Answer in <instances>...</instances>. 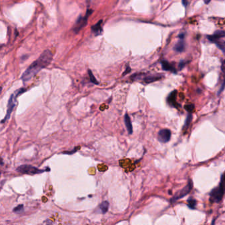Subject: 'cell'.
I'll return each mask as SVG.
<instances>
[{"label": "cell", "instance_id": "7c38bea8", "mask_svg": "<svg viewBox=\"0 0 225 225\" xmlns=\"http://www.w3.org/2000/svg\"><path fill=\"white\" fill-rule=\"evenodd\" d=\"M185 48H186V45H185V42L183 41V39H180L177 43L174 46V50L179 53L182 52L185 50Z\"/></svg>", "mask_w": 225, "mask_h": 225}, {"label": "cell", "instance_id": "d6986e66", "mask_svg": "<svg viewBox=\"0 0 225 225\" xmlns=\"http://www.w3.org/2000/svg\"><path fill=\"white\" fill-rule=\"evenodd\" d=\"M23 209H24V206L23 205H19L18 206H17L16 207H15L14 209H13V212L20 213L23 211Z\"/></svg>", "mask_w": 225, "mask_h": 225}, {"label": "cell", "instance_id": "ac0fdd59", "mask_svg": "<svg viewBox=\"0 0 225 225\" xmlns=\"http://www.w3.org/2000/svg\"><path fill=\"white\" fill-rule=\"evenodd\" d=\"M222 71H223V72L224 74V81L223 82L222 85H221V87H220V89L219 91L218 95H220V93H221V92L224 89V88H225V65H224L222 66Z\"/></svg>", "mask_w": 225, "mask_h": 225}, {"label": "cell", "instance_id": "ffe728a7", "mask_svg": "<svg viewBox=\"0 0 225 225\" xmlns=\"http://www.w3.org/2000/svg\"><path fill=\"white\" fill-rule=\"evenodd\" d=\"M89 74L91 81L92 83L96 84V85H99V82L97 81V80L96 79V78L95 77V76H93V74H92V72L91 71V70H89Z\"/></svg>", "mask_w": 225, "mask_h": 225}, {"label": "cell", "instance_id": "2e32d148", "mask_svg": "<svg viewBox=\"0 0 225 225\" xmlns=\"http://www.w3.org/2000/svg\"><path fill=\"white\" fill-rule=\"evenodd\" d=\"M196 205H197V201L196 200H194L193 198L190 197L189 199L188 200V206L190 209H195Z\"/></svg>", "mask_w": 225, "mask_h": 225}, {"label": "cell", "instance_id": "603a6c76", "mask_svg": "<svg viewBox=\"0 0 225 225\" xmlns=\"http://www.w3.org/2000/svg\"><path fill=\"white\" fill-rule=\"evenodd\" d=\"M185 65V64L183 62V61H182V62H181L180 64V65H179V68H180V69H182L183 68H184V66Z\"/></svg>", "mask_w": 225, "mask_h": 225}, {"label": "cell", "instance_id": "484cf974", "mask_svg": "<svg viewBox=\"0 0 225 225\" xmlns=\"http://www.w3.org/2000/svg\"><path fill=\"white\" fill-rule=\"evenodd\" d=\"M204 2H205L206 4H208V3L210 2L211 0H204Z\"/></svg>", "mask_w": 225, "mask_h": 225}, {"label": "cell", "instance_id": "ba28073f", "mask_svg": "<svg viewBox=\"0 0 225 225\" xmlns=\"http://www.w3.org/2000/svg\"><path fill=\"white\" fill-rule=\"evenodd\" d=\"M176 95H177V91H174L170 92V94L169 95L167 98V103L169 105H170L172 107L178 108V107H180V105L176 100Z\"/></svg>", "mask_w": 225, "mask_h": 225}, {"label": "cell", "instance_id": "52a82bcc", "mask_svg": "<svg viewBox=\"0 0 225 225\" xmlns=\"http://www.w3.org/2000/svg\"><path fill=\"white\" fill-rule=\"evenodd\" d=\"M171 138V131L168 129H163L158 134V139L160 142L165 143L169 142Z\"/></svg>", "mask_w": 225, "mask_h": 225}, {"label": "cell", "instance_id": "30bf717a", "mask_svg": "<svg viewBox=\"0 0 225 225\" xmlns=\"http://www.w3.org/2000/svg\"><path fill=\"white\" fill-rule=\"evenodd\" d=\"M162 76H161V75L160 74L151 75V76H148L147 77H145L143 79V80L146 83H151L160 80L161 79H162Z\"/></svg>", "mask_w": 225, "mask_h": 225}, {"label": "cell", "instance_id": "7402d4cb", "mask_svg": "<svg viewBox=\"0 0 225 225\" xmlns=\"http://www.w3.org/2000/svg\"><path fill=\"white\" fill-rule=\"evenodd\" d=\"M77 147H76L75 149H73V150H72V151H64L62 153H64V154H72L76 153L77 151Z\"/></svg>", "mask_w": 225, "mask_h": 225}, {"label": "cell", "instance_id": "5bb4252c", "mask_svg": "<svg viewBox=\"0 0 225 225\" xmlns=\"http://www.w3.org/2000/svg\"><path fill=\"white\" fill-rule=\"evenodd\" d=\"M162 64V69L165 70V71H169L173 73H176V69L173 67V65H171L168 61H162L161 62Z\"/></svg>", "mask_w": 225, "mask_h": 225}, {"label": "cell", "instance_id": "3957f363", "mask_svg": "<svg viewBox=\"0 0 225 225\" xmlns=\"http://www.w3.org/2000/svg\"><path fill=\"white\" fill-rule=\"evenodd\" d=\"M26 89H23V88H21V89L17 90V91H15L14 93L11 95L10 100L8 101V104H7V114L5 116V118H3V120L2 121V123H4L5 122H6L7 120H9V118H10L11 114L13 112V108H15V101H16V99L17 97L19 96L20 95H21L23 92H25Z\"/></svg>", "mask_w": 225, "mask_h": 225}, {"label": "cell", "instance_id": "8992f818", "mask_svg": "<svg viewBox=\"0 0 225 225\" xmlns=\"http://www.w3.org/2000/svg\"><path fill=\"white\" fill-rule=\"evenodd\" d=\"M92 12V11L88 10L87 13H86V15L85 17L79 16L77 21H76V25H75V26H74V28H73L74 31L76 32V33H77L79 31V30H81V29L86 25V24L87 23V19H88V18H89V17L90 16V15L91 14Z\"/></svg>", "mask_w": 225, "mask_h": 225}, {"label": "cell", "instance_id": "4fadbf2b", "mask_svg": "<svg viewBox=\"0 0 225 225\" xmlns=\"http://www.w3.org/2000/svg\"><path fill=\"white\" fill-rule=\"evenodd\" d=\"M103 21H99L98 23L92 26V31L93 32L95 35H99L102 33L103 28H102Z\"/></svg>", "mask_w": 225, "mask_h": 225}, {"label": "cell", "instance_id": "9a60e30c", "mask_svg": "<svg viewBox=\"0 0 225 225\" xmlns=\"http://www.w3.org/2000/svg\"><path fill=\"white\" fill-rule=\"evenodd\" d=\"M108 208H109V203L107 201H104L102 202L100 205V209L102 211V213L103 214L107 213Z\"/></svg>", "mask_w": 225, "mask_h": 225}, {"label": "cell", "instance_id": "d4e9b609", "mask_svg": "<svg viewBox=\"0 0 225 225\" xmlns=\"http://www.w3.org/2000/svg\"><path fill=\"white\" fill-rule=\"evenodd\" d=\"M179 38H180V39H184V34H180V35H179Z\"/></svg>", "mask_w": 225, "mask_h": 225}, {"label": "cell", "instance_id": "9c48e42d", "mask_svg": "<svg viewBox=\"0 0 225 225\" xmlns=\"http://www.w3.org/2000/svg\"><path fill=\"white\" fill-rule=\"evenodd\" d=\"M225 37V31L224 30H217L216 31L213 35H209V36H207V38H208L211 42H217L218 40L221 38Z\"/></svg>", "mask_w": 225, "mask_h": 225}, {"label": "cell", "instance_id": "277c9868", "mask_svg": "<svg viewBox=\"0 0 225 225\" xmlns=\"http://www.w3.org/2000/svg\"><path fill=\"white\" fill-rule=\"evenodd\" d=\"M46 170H48V169L41 170V169H37V167L33 166L32 165H21V166H19L17 169V171L19 173L25 174H30V175L41 174Z\"/></svg>", "mask_w": 225, "mask_h": 225}, {"label": "cell", "instance_id": "7a4b0ae2", "mask_svg": "<svg viewBox=\"0 0 225 225\" xmlns=\"http://www.w3.org/2000/svg\"><path fill=\"white\" fill-rule=\"evenodd\" d=\"M225 178V177H224ZM224 176L222 177L221 182L219 186L213 189L210 193L209 200L211 203H219L221 201L224 196L225 190V178Z\"/></svg>", "mask_w": 225, "mask_h": 225}, {"label": "cell", "instance_id": "44dd1931", "mask_svg": "<svg viewBox=\"0 0 225 225\" xmlns=\"http://www.w3.org/2000/svg\"><path fill=\"white\" fill-rule=\"evenodd\" d=\"M185 109H186L188 113H192L194 110V105L193 104H188L185 106Z\"/></svg>", "mask_w": 225, "mask_h": 225}, {"label": "cell", "instance_id": "cb8c5ba5", "mask_svg": "<svg viewBox=\"0 0 225 225\" xmlns=\"http://www.w3.org/2000/svg\"><path fill=\"white\" fill-rule=\"evenodd\" d=\"M182 4L185 7H186L188 5V0H182Z\"/></svg>", "mask_w": 225, "mask_h": 225}, {"label": "cell", "instance_id": "8fae6325", "mask_svg": "<svg viewBox=\"0 0 225 225\" xmlns=\"http://www.w3.org/2000/svg\"><path fill=\"white\" fill-rule=\"evenodd\" d=\"M124 122H125L127 130V131H128V134H133V126H132L131 119L128 114H127V113L125 114V116H124Z\"/></svg>", "mask_w": 225, "mask_h": 225}, {"label": "cell", "instance_id": "e0dca14e", "mask_svg": "<svg viewBox=\"0 0 225 225\" xmlns=\"http://www.w3.org/2000/svg\"><path fill=\"white\" fill-rule=\"evenodd\" d=\"M192 113H188V115L186 118V122H185V124H184V126L183 127V130H184L185 128H188V127H189V124H190V123L192 122Z\"/></svg>", "mask_w": 225, "mask_h": 225}, {"label": "cell", "instance_id": "5b68a950", "mask_svg": "<svg viewBox=\"0 0 225 225\" xmlns=\"http://www.w3.org/2000/svg\"><path fill=\"white\" fill-rule=\"evenodd\" d=\"M192 188H193V182L191 180H189L186 186H185L182 189H181L180 192H178L173 197V199L171 200V202L174 203L177 200L181 199V198H182L186 196H187L188 194L191 192Z\"/></svg>", "mask_w": 225, "mask_h": 225}, {"label": "cell", "instance_id": "6da1fadb", "mask_svg": "<svg viewBox=\"0 0 225 225\" xmlns=\"http://www.w3.org/2000/svg\"><path fill=\"white\" fill-rule=\"evenodd\" d=\"M53 58L52 53L50 50H45L41 56L30 65L27 69L21 76V79L23 82H26L31 79L35 75H37L41 70L49 65Z\"/></svg>", "mask_w": 225, "mask_h": 225}]
</instances>
